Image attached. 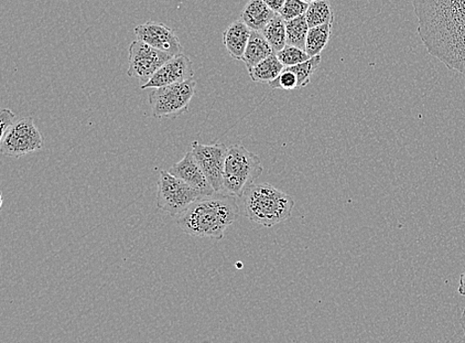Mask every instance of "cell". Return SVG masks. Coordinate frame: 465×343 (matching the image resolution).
Returning a JSON list of instances; mask_svg holds the SVG:
<instances>
[{
  "instance_id": "obj_1",
  "label": "cell",
  "mask_w": 465,
  "mask_h": 343,
  "mask_svg": "<svg viewBox=\"0 0 465 343\" xmlns=\"http://www.w3.org/2000/svg\"><path fill=\"white\" fill-rule=\"evenodd\" d=\"M418 34L430 55L465 74V0H414Z\"/></svg>"
},
{
  "instance_id": "obj_2",
  "label": "cell",
  "mask_w": 465,
  "mask_h": 343,
  "mask_svg": "<svg viewBox=\"0 0 465 343\" xmlns=\"http://www.w3.org/2000/svg\"><path fill=\"white\" fill-rule=\"evenodd\" d=\"M240 211L234 196L219 192L193 202L176 220L179 228L192 237L222 240L227 228L239 218Z\"/></svg>"
},
{
  "instance_id": "obj_3",
  "label": "cell",
  "mask_w": 465,
  "mask_h": 343,
  "mask_svg": "<svg viewBox=\"0 0 465 343\" xmlns=\"http://www.w3.org/2000/svg\"><path fill=\"white\" fill-rule=\"evenodd\" d=\"M241 198L244 216L267 229L290 220L295 207L293 198L267 183L252 185Z\"/></svg>"
},
{
  "instance_id": "obj_4",
  "label": "cell",
  "mask_w": 465,
  "mask_h": 343,
  "mask_svg": "<svg viewBox=\"0 0 465 343\" xmlns=\"http://www.w3.org/2000/svg\"><path fill=\"white\" fill-rule=\"evenodd\" d=\"M261 158L248 152L241 143L227 150L223 172V191L226 194L242 197L243 192L262 175Z\"/></svg>"
},
{
  "instance_id": "obj_5",
  "label": "cell",
  "mask_w": 465,
  "mask_h": 343,
  "mask_svg": "<svg viewBox=\"0 0 465 343\" xmlns=\"http://www.w3.org/2000/svg\"><path fill=\"white\" fill-rule=\"evenodd\" d=\"M197 82L191 79L167 87L153 89L149 94L151 113L155 119H170L189 112Z\"/></svg>"
},
{
  "instance_id": "obj_6",
  "label": "cell",
  "mask_w": 465,
  "mask_h": 343,
  "mask_svg": "<svg viewBox=\"0 0 465 343\" xmlns=\"http://www.w3.org/2000/svg\"><path fill=\"white\" fill-rule=\"evenodd\" d=\"M203 198L199 191L186 181L161 171L158 180L157 208L177 219L180 214L198 200Z\"/></svg>"
},
{
  "instance_id": "obj_7",
  "label": "cell",
  "mask_w": 465,
  "mask_h": 343,
  "mask_svg": "<svg viewBox=\"0 0 465 343\" xmlns=\"http://www.w3.org/2000/svg\"><path fill=\"white\" fill-rule=\"evenodd\" d=\"M45 139L36 126L34 117L20 120L0 137V150L3 155L20 158L29 153L41 152Z\"/></svg>"
},
{
  "instance_id": "obj_8",
  "label": "cell",
  "mask_w": 465,
  "mask_h": 343,
  "mask_svg": "<svg viewBox=\"0 0 465 343\" xmlns=\"http://www.w3.org/2000/svg\"><path fill=\"white\" fill-rule=\"evenodd\" d=\"M172 58L169 54L151 47L143 41H134L129 47L127 74L131 78L137 79L143 87Z\"/></svg>"
},
{
  "instance_id": "obj_9",
  "label": "cell",
  "mask_w": 465,
  "mask_h": 343,
  "mask_svg": "<svg viewBox=\"0 0 465 343\" xmlns=\"http://www.w3.org/2000/svg\"><path fill=\"white\" fill-rule=\"evenodd\" d=\"M192 153L215 192L223 191V172L227 148L224 144L203 145L193 142Z\"/></svg>"
},
{
  "instance_id": "obj_10",
  "label": "cell",
  "mask_w": 465,
  "mask_h": 343,
  "mask_svg": "<svg viewBox=\"0 0 465 343\" xmlns=\"http://www.w3.org/2000/svg\"><path fill=\"white\" fill-rule=\"evenodd\" d=\"M134 34L137 40L159 51L176 57L183 54V48L175 32L163 24L148 21V23L135 27Z\"/></svg>"
},
{
  "instance_id": "obj_11",
  "label": "cell",
  "mask_w": 465,
  "mask_h": 343,
  "mask_svg": "<svg viewBox=\"0 0 465 343\" xmlns=\"http://www.w3.org/2000/svg\"><path fill=\"white\" fill-rule=\"evenodd\" d=\"M193 62L186 55L181 54L165 63L142 89L163 88L167 85L186 82L193 79Z\"/></svg>"
},
{
  "instance_id": "obj_12",
  "label": "cell",
  "mask_w": 465,
  "mask_h": 343,
  "mask_svg": "<svg viewBox=\"0 0 465 343\" xmlns=\"http://www.w3.org/2000/svg\"><path fill=\"white\" fill-rule=\"evenodd\" d=\"M168 172L173 176L186 181L191 187L199 191L203 197L216 194L192 152L186 153L178 163L171 166Z\"/></svg>"
},
{
  "instance_id": "obj_13",
  "label": "cell",
  "mask_w": 465,
  "mask_h": 343,
  "mask_svg": "<svg viewBox=\"0 0 465 343\" xmlns=\"http://www.w3.org/2000/svg\"><path fill=\"white\" fill-rule=\"evenodd\" d=\"M251 34L252 29L242 20L234 21L225 29L223 34V44L233 59L242 61Z\"/></svg>"
},
{
  "instance_id": "obj_14",
  "label": "cell",
  "mask_w": 465,
  "mask_h": 343,
  "mask_svg": "<svg viewBox=\"0 0 465 343\" xmlns=\"http://www.w3.org/2000/svg\"><path fill=\"white\" fill-rule=\"evenodd\" d=\"M277 15L263 0H250L243 9L242 20L252 30L262 32Z\"/></svg>"
},
{
  "instance_id": "obj_15",
  "label": "cell",
  "mask_w": 465,
  "mask_h": 343,
  "mask_svg": "<svg viewBox=\"0 0 465 343\" xmlns=\"http://www.w3.org/2000/svg\"><path fill=\"white\" fill-rule=\"evenodd\" d=\"M274 51L262 35V32L252 30L250 42L246 47L242 62H244L247 72L252 71L268 57L273 55Z\"/></svg>"
},
{
  "instance_id": "obj_16",
  "label": "cell",
  "mask_w": 465,
  "mask_h": 343,
  "mask_svg": "<svg viewBox=\"0 0 465 343\" xmlns=\"http://www.w3.org/2000/svg\"><path fill=\"white\" fill-rule=\"evenodd\" d=\"M284 69L283 64L280 62L276 54H273V55L259 63L256 67L248 72V74L254 83L269 84L276 80Z\"/></svg>"
},
{
  "instance_id": "obj_17",
  "label": "cell",
  "mask_w": 465,
  "mask_h": 343,
  "mask_svg": "<svg viewBox=\"0 0 465 343\" xmlns=\"http://www.w3.org/2000/svg\"><path fill=\"white\" fill-rule=\"evenodd\" d=\"M332 26L333 23H330L310 28L306 42V52L311 58L320 56L321 53L327 47L331 36Z\"/></svg>"
},
{
  "instance_id": "obj_18",
  "label": "cell",
  "mask_w": 465,
  "mask_h": 343,
  "mask_svg": "<svg viewBox=\"0 0 465 343\" xmlns=\"http://www.w3.org/2000/svg\"><path fill=\"white\" fill-rule=\"evenodd\" d=\"M262 34L275 54L287 45L286 21L279 14L272 21H270Z\"/></svg>"
},
{
  "instance_id": "obj_19",
  "label": "cell",
  "mask_w": 465,
  "mask_h": 343,
  "mask_svg": "<svg viewBox=\"0 0 465 343\" xmlns=\"http://www.w3.org/2000/svg\"><path fill=\"white\" fill-rule=\"evenodd\" d=\"M305 17L310 28L334 21V15L329 0H318V2L309 5Z\"/></svg>"
},
{
  "instance_id": "obj_20",
  "label": "cell",
  "mask_w": 465,
  "mask_h": 343,
  "mask_svg": "<svg viewBox=\"0 0 465 343\" xmlns=\"http://www.w3.org/2000/svg\"><path fill=\"white\" fill-rule=\"evenodd\" d=\"M309 30L310 27L305 15L286 21L287 45L306 51Z\"/></svg>"
},
{
  "instance_id": "obj_21",
  "label": "cell",
  "mask_w": 465,
  "mask_h": 343,
  "mask_svg": "<svg viewBox=\"0 0 465 343\" xmlns=\"http://www.w3.org/2000/svg\"><path fill=\"white\" fill-rule=\"evenodd\" d=\"M322 57L316 56L312 57L310 60L299 64V65L293 67H287L288 70L296 74L298 78V89L306 88L311 83L312 74L318 70Z\"/></svg>"
},
{
  "instance_id": "obj_22",
  "label": "cell",
  "mask_w": 465,
  "mask_h": 343,
  "mask_svg": "<svg viewBox=\"0 0 465 343\" xmlns=\"http://www.w3.org/2000/svg\"><path fill=\"white\" fill-rule=\"evenodd\" d=\"M276 55L285 68L299 65V64L311 59L305 50L291 45H286L285 48L278 52Z\"/></svg>"
},
{
  "instance_id": "obj_23",
  "label": "cell",
  "mask_w": 465,
  "mask_h": 343,
  "mask_svg": "<svg viewBox=\"0 0 465 343\" xmlns=\"http://www.w3.org/2000/svg\"><path fill=\"white\" fill-rule=\"evenodd\" d=\"M309 5L302 0H286L282 8L278 13L285 21L293 20L305 15Z\"/></svg>"
},
{
  "instance_id": "obj_24",
  "label": "cell",
  "mask_w": 465,
  "mask_h": 343,
  "mask_svg": "<svg viewBox=\"0 0 465 343\" xmlns=\"http://www.w3.org/2000/svg\"><path fill=\"white\" fill-rule=\"evenodd\" d=\"M269 87L274 90L294 91L298 89L296 74L285 68L276 80L269 83Z\"/></svg>"
},
{
  "instance_id": "obj_25",
  "label": "cell",
  "mask_w": 465,
  "mask_h": 343,
  "mask_svg": "<svg viewBox=\"0 0 465 343\" xmlns=\"http://www.w3.org/2000/svg\"><path fill=\"white\" fill-rule=\"evenodd\" d=\"M16 115L8 109H4L0 113V125H2V132H0V137H3L10 127L15 122Z\"/></svg>"
},
{
  "instance_id": "obj_26",
  "label": "cell",
  "mask_w": 465,
  "mask_h": 343,
  "mask_svg": "<svg viewBox=\"0 0 465 343\" xmlns=\"http://www.w3.org/2000/svg\"><path fill=\"white\" fill-rule=\"evenodd\" d=\"M263 2L268 7L272 8L273 12L278 14L281 8L283 7L286 0H263Z\"/></svg>"
},
{
  "instance_id": "obj_27",
  "label": "cell",
  "mask_w": 465,
  "mask_h": 343,
  "mask_svg": "<svg viewBox=\"0 0 465 343\" xmlns=\"http://www.w3.org/2000/svg\"><path fill=\"white\" fill-rule=\"evenodd\" d=\"M458 291L461 296L465 297V273H462L460 277V285Z\"/></svg>"
},
{
  "instance_id": "obj_28",
  "label": "cell",
  "mask_w": 465,
  "mask_h": 343,
  "mask_svg": "<svg viewBox=\"0 0 465 343\" xmlns=\"http://www.w3.org/2000/svg\"><path fill=\"white\" fill-rule=\"evenodd\" d=\"M460 325L462 327V329L464 331V336H465V308L463 309V313H462V316L460 318Z\"/></svg>"
},
{
  "instance_id": "obj_29",
  "label": "cell",
  "mask_w": 465,
  "mask_h": 343,
  "mask_svg": "<svg viewBox=\"0 0 465 343\" xmlns=\"http://www.w3.org/2000/svg\"><path fill=\"white\" fill-rule=\"evenodd\" d=\"M302 2L308 4V5H311L312 3H315V2H318V0H302Z\"/></svg>"
}]
</instances>
